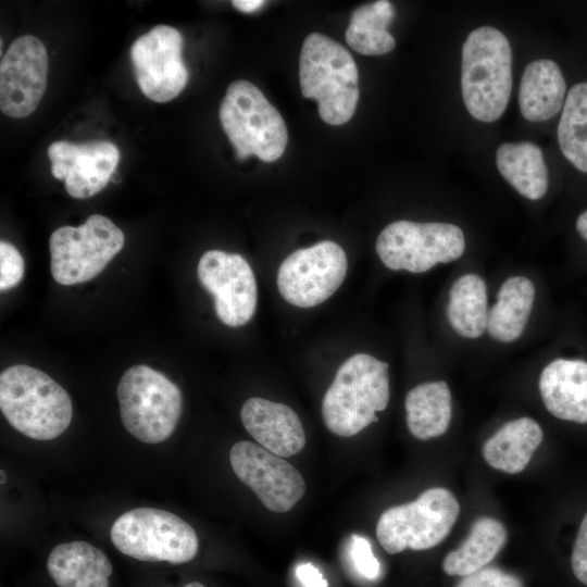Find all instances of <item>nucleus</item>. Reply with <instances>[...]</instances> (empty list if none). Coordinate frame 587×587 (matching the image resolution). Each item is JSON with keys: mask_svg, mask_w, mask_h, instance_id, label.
<instances>
[{"mask_svg": "<svg viewBox=\"0 0 587 587\" xmlns=\"http://www.w3.org/2000/svg\"><path fill=\"white\" fill-rule=\"evenodd\" d=\"M455 587H523V583L515 575L489 566L464 576Z\"/></svg>", "mask_w": 587, "mask_h": 587, "instance_id": "nucleus-31", "label": "nucleus"}, {"mask_svg": "<svg viewBox=\"0 0 587 587\" xmlns=\"http://www.w3.org/2000/svg\"><path fill=\"white\" fill-rule=\"evenodd\" d=\"M262 0H234L232 4L243 13H252L264 5Z\"/></svg>", "mask_w": 587, "mask_h": 587, "instance_id": "nucleus-34", "label": "nucleus"}, {"mask_svg": "<svg viewBox=\"0 0 587 587\" xmlns=\"http://www.w3.org/2000/svg\"><path fill=\"white\" fill-rule=\"evenodd\" d=\"M507 529L498 520L483 516L473 523L470 535L442 562L446 574L466 576L488 564L502 549Z\"/></svg>", "mask_w": 587, "mask_h": 587, "instance_id": "nucleus-25", "label": "nucleus"}, {"mask_svg": "<svg viewBox=\"0 0 587 587\" xmlns=\"http://www.w3.org/2000/svg\"><path fill=\"white\" fill-rule=\"evenodd\" d=\"M197 275L213 296L215 313L223 324L238 327L251 320L257 308V282L242 255L209 250L199 260Z\"/></svg>", "mask_w": 587, "mask_h": 587, "instance_id": "nucleus-14", "label": "nucleus"}, {"mask_svg": "<svg viewBox=\"0 0 587 587\" xmlns=\"http://www.w3.org/2000/svg\"><path fill=\"white\" fill-rule=\"evenodd\" d=\"M447 316L462 337L475 339L487 329V287L476 274L460 276L451 286Z\"/></svg>", "mask_w": 587, "mask_h": 587, "instance_id": "nucleus-26", "label": "nucleus"}, {"mask_svg": "<svg viewBox=\"0 0 587 587\" xmlns=\"http://www.w3.org/2000/svg\"><path fill=\"white\" fill-rule=\"evenodd\" d=\"M503 178L522 196L538 200L548 189V170L541 149L534 142H505L496 152Z\"/></svg>", "mask_w": 587, "mask_h": 587, "instance_id": "nucleus-23", "label": "nucleus"}, {"mask_svg": "<svg viewBox=\"0 0 587 587\" xmlns=\"http://www.w3.org/2000/svg\"><path fill=\"white\" fill-rule=\"evenodd\" d=\"M576 229L579 235L587 240V210L578 216L576 222Z\"/></svg>", "mask_w": 587, "mask_h": 587, "instance_id": "nucleus-35", "label": "nucleus"}, {"mask_svg": "<svg viewBox=\"0 0 587 587\" xmlns=\"http://www.w3.org/2000/svg\"><path fill=\"white\" fill-rule=\"evenodd\" d=\"M48 54L43 42L24 35L11 42L0 63V109L21 118L38 107L47 87Z\"/></svg>", "mask_w": 587, "mask_h": 587, "instance_id": "nucleus-15", "label": "nucleus"}, {"mask_svg": "<svg viewBox=\"0 0 587 587\" xmlns=\"http://www.w3.org/2000/svg\"><path fill=\"white\" fill-rule=\"evenodd\" d=\"M110 537L123 554L145 562L182 564L198 552L195 529L176 514L154 508L123 513L111 527Z\"/></svg>", "mask_w": 587, "mask_h": 587, "instance_id": "nucleus-7", "label": "nucleus"}, {"mask_svg": "<svg viewBox=\"0 0 587 587\" xmlns=\"http://www.w3.org/2000/svg\"><path fill=\"white\" fill-rule=\"evenodd\" d=\"M563 155L580 172L587 173V82L569 91L558 126Z\"/></svg>", "mask_w": 587, "mask_h": 587, "instance_id": "nucleus-28", "label": "nucleus"}, {"mask_svg": "<svg viewBox=\"0 0 587 587\" xmlns=\"http://www.w3.org/2000/svg\"><path fill=\"white\" fill-rule=\"evenodd\" d=\"M512 87V52L497 28L472 30L462 46L461 89L469 113L480 122L497 121L504 112Z\"/></svg>", "mask_w": 587, "mask_h": 587, "instance_id": "nucleus-4", "label": "nucleus"}, {"mask_svg": "<svg viewBox=\"0 0 587 587\" xmlns=\"http://www.w3.org/2000/svg\"><path fill=\"white\" fill-rule=\"evenodd\" d=\"M394 16V5L386 0L357 8L346 30L348 46L363 55H382L390 52L396 46V40L387 27Z\"/></svg>", "mask_w": 587, "mask_h": 587, "instance_id": "nucleus-27", "label": "nucleus"}, {"mask_svg": "<svg viewBox=\"0 0 587 587\" xmlns=\"http://www.w3.org/2000/svg\"><path fill=\"white\" fill-rule=\"evenodd\" d=\"M24 276V260L18 250L10 242L0 241V289L16 286Z\"/></svg>", "mask_w": 587, "mask_h": 587, "instance_id": "nucleus-30", "label": "nucleus"}, {"mask_svg": "<svg viewBox=\"0 0 587 587\" xmlns=\"http://www.w3.org/2000/svg\"><path fill=\"white\" fill-rule=\"evenodd\" d=\"M240 419L260 446L280 458L292 457L305 446V434L299 416L284 403L250 398L241 408Z\"/></svg>", "mask_w": 587, "mask_h": 587, "instance_id": "nucleus-17", "label": "nucleus"}, {"mask_svg": "<svg viewBox=\"0 0 587 587\" xmlns=\"http://www.w3.org/2000/svg\"><path fill=\"white\" fill-rule=\"evenodd\" d=\"M236 476L258 496L272 512L289 511L304 495L305 483L300 472L262 446L242 440L229 451Z\"/></svg>", "mask_w": 587, "mask_h": 587, "instance_id": "nucleus-13", "label": "nucleus"}, {"mask_svg": "<svg viewBox=\"0 0 587 587\" xmlns=\"http://www.w3.org/2000/svg\"><path fill=\"white\" fill-rule=\"evenodd\" d=\"M542 440L539 424L530 417L505 423L483 446L485 461L509 474L522 472Z\"/></svg>", "mask_w": 587, "mask_h": 587, "instance_id": "nucleus-21", "label": "nucleus"}, {"mask_svg": "<svg viewBox=\"0 0 587 587\" xmlns=\"http://www.w3.org/2000/svg\"><path fill=\"white\" fill-rule=\"evenodd\" d=\"M184 587H204V586L198 582H191Z\"/></svg>", "mask_w": 587, "mask_h": 587, "instance_id": "nucleus-36", "label": "nucleus"}, {"mask_svg": "<svg viewBox=\"0 0 587 587\" xmlns=\"http://www.w3.org/2000/svg\"><path fill=\"white\" fill-rule=\"evenodd\" d=\"M123 232L107 216L90 215L78 227L62 226L50 236V271L61 285H74L96 277L121 251Z\"/></svg>", "mask_w": 587, "mask_h": 587, "instance_id": "nucleus-9", "label": "nucleus"}, {"mask_svg": "<svg viewBox=\"0 0 587 587\" xmlns=\"http://www.w3.org/2000/svg\"><path fill=\"white\" fill-rule=\"evenodd\" d=\"M0 473H1V485H3L5 483V474L3 470H1Z\"/></svg>", "mask_w": 587, "mask_h": 587, "instance_id": "nucleus-37", "label": "nucleus"}, {"mask_svg": "<svg viewBox=\"0 0 587 587\" xmlns=\"http://www.w3.org/2000/svg\"><path fill=\"white\" fill-rule=\"evenodd\" d=\"M388 363L367 353L348 358L338 369L322 402L326 427L335 435L351 437L373 422L389 401Z\"/></svg>", "mask_w": 587, "mask_h": 587, "instance_id": "nucleus-2", "label": "nucleus"}, {"mask_svg": "<svg viewBox=\"0 0 587 587\" xmlns=\"http://www.w3.org/2000/svg\"><path fill=\"white\" fill-rule=\"evenodd\" d=\"M125 429L146 444H159L174 432L182 412V392L164 374L143 364L127 369L117 384Z\"/></svg>", "mask_w": 587, "mask_h": 587, "instance_id": "nucleus-6", "label": "nucleus"}, {"mask_svg": "<svg viewBox=\"0 0 587 587\" xmlns=\"http://www.w3.org/2000/svg\"><path fill=\"white\" fill-rule=\"evenodd\" d=\"M349 553L355 571L366 579L379 577L380 563L372 551L370 541L360 535H352Z\"/></svg>", "mask_w": 587, "mask_h": 587, "instance_id": "nucleus-29", "label": "nucleus"}, {"mask_svg": "<svg viewBox=\"0 0 587 587\" xmlns=\"http://www.w3.org/2000/svg\"><path fill=\"white\" fill-rule=\"evenodd\" d=\"M0 409L13 428L36 440L60 436L73 415L65 389L42 371L24 364L1 372Z\"/></svg>", "mask_w": 587, "mask_h": 587, "instance_id": "nucleus-1", "label": "nucleus"}, {"mask_svg": "<svg viewBox=\"0 0 587 587\" xmlns=\"http://www.w3.org/2000/svg\"><path fill=\"white\" fill-rule=\"evenodd\" d=\"M302 96L317 102L321 118L329 125L347 123L359 100V75L350 52L332 38L311 33L299 59Z\"/></svg>", "mask_w": 587, "mask_h": 587, "instance_id": "nucleus-3", "label": "nucleus"}, {"mask_svg": "<svg viewBox=\"0 0 587 587\" xmlns=\"http://www.w3.org/2000/svg\"><path fill=\"white\" fill-rule=\"evenodd\" d=\"M183 36L174 27L157 25L138 37L130 48L135 77L142 93L152 101L177 97L188 80L182 59Z\"/></svg>", "mask_w": 587, "mask_h": 587, "instance_id": "nucleus-12", "label": "nucleus"}, {"mask_svg": "<svg viewBox=\"0 0 587 587\" xmlns=\"http://www.w3.org/2000/svg\"><path fill=\"white\" fill-rule=\"evenodd\" d=\"M295 573L302 587H328L321 571L312 563L299 564Z\"/></svg>", "mask_w": 587, "mask_h": 587, "instance_id": "nucleus-33", "label": "nucleus"}, {"mask_svg": "<svg viewBox=\"0 0 587 587\" xmlns=\"http://www.w3.org/2000/svg\"><path fill=\"white\" fill-rule=\"evenodd\" d=\"M47 570L59 587H109L113 571L107 555L86 541L55 546L48 555Z\"/></svg>", "mask_w": 587, "mask_h": 587, "instance_id": "nucleus-19", "label": "nucleus"}, {"mask_svg": "<svg viewBox=\"0 0 587 587\" xmlns=\"http://www.w3.org/2000/svg\"><path fill=\"white\" fill-rule=\"evenodd\" d=\"M459 513L460 504L450 490L429 488L416 500L384 511L376 525V537L389 554L430 549L449 535Z\"/></svg>", "mask_w": 587, "mask_h": 587, "instance_id": "nucleus-8", "label": "nucleus"}, {"mask_svg": "<svg viewBox=\"0 0 587 587\" xmlns=\"http://www.w3.org/2000/svg\"><path fill=\"white\" fill-rule=\"evenodd\" d=\"M571 565L575 577L587 585V513L584 516L573 546Z\"/></svg>", "mask_w": 587, "mask_h": 587, "instance_id": "nucleus-32", "label": "nucleus"}, {"mask_svg": "<svg viewBox=\"0 0 587 587\" xmlns=\"http://www.w3.org/2000/svg\"><path fill=\"white\" fill-rule=\"evenodd\" d=\"M535 300V286L525 276L507 278L488 311L487 332L500 342L516 340L524 332Z\"/></svg>", "mask_w": 587, "mask_h": 587, "instance_id": "nucleus-22", "label": "nucleus"}, {"mask_svg": "<svg viewBox=\"0 0 587 587\" xmlns=\"http://www.w3.org/2000/svg\"><path fill=\"white\" fill-rule=\"evenodd\" d=\"M347 255L332 240H324L289 254L277 272L282 297L298 308H313L327 300L342 284Z\"/></svg>", "mask_w": 587, "mask_h": 587, "instance_id": "nucleus-11", "label": "nucleus"}, {"mask_svg": "<svg viewBox=\"0 0 587 587\" xmlns=\"http://www.w3.org/2000/svg\"><path fill=\"white\" fill-rule=\"evenodd\" d=\"M566 85L557 63L548 59L530 62L520 84L519 105L530 122L554 116L563 107Z\"/></svg>", "mask_w": 587, "mask_h": 587, "instance_id": "nucleus-20", "label": "nucleus"}, {"mask_svg": "<svg viewBox=\"0 0 587 587\" xmlns=\"http://www.w3.org/2000/svg\"><path fill=\"white\" fill-rule=\"evenodd\" d=\"M218 114L239 160L255 155L263 162H273L283 155L288 141L286 124L252 83H230Z\"/></svg>", "mask_w": 587, "mask_h": 587, "instance_id": "nucleus-5", "label": "nucleus"}, {"mask_svg": "<svg viewBox=\"0 0 587 587\" xmlns=\"http://www.w3.org/2000/svg\"><path fill=\"white\" fill-rule=\"evenodd\" d=\"M51 173L64 182L67 193L85 199L101 191L110 182L120 160V150L111 141L75 143L54 141L48 148Z\"/></svg>", "mask_w": 587, "mask_h": 587, "instance_id": "nucleus-16", "label": "nucleus"}, {"mask_svg": "<svg viewBox=\"0 0 587 587\" xmlns=\"http://www.w3.org/2000/svg\"><path fill=\"white\" fill-rule=\"evenodd\" d=\"M407 425L417 439L427 440L445 434L452 415L451 394L442 382H428L412 388L405 396Z\"/></svg>", "mask_w": 587, "mask_h": 587, "instance_id": "nucleus-24", "label": "nucleus"}, {"mask_svg": "<svg viewBox=\"0 0 587 587\" xmlns=\"http://www.w3.org/2000/svg\"><path fill=\"white\" fill-rule=\"evenodd\" d=\"M539 391L545 407L553 416L587 423V362L553 360L540 374Z\"/></svg>", "mask_w": 587, "mask_h": 587, "instance_id": "nucleus-18", "label": "nucleus"}, {"mask_svg": "<svg viewBox=\"0 0 587 587\" xmlns=\"http://www.w3.org/2000/svg\"><path fill=\"white\" fill-rule=\"evenodd\" d=\"M375 248L389 270L424 273L438 263L459 259L465 238L462 229L450 223L396 221L379 233Z\"/></svg>", "mask_w": 587, "mask_h": 587, "instance_id": "nucleus-10", "label": "nucleus"}]
</instances>
